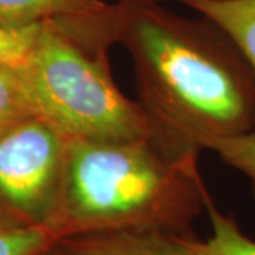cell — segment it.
Returning <instances> with one entry per match:
<instances>
[{"mask_svg": "<svg viewBox=\"0 0 255 255\" xmlns=\"http://www.w3.org/2000/svg\"><path fill=\"white\" fill-rule=\"evenodd\" d=\"M118 3V43L130 55L137 104L162 152L197 163L201 150L254 133V73L216 24L159 3Z\"/></svg>", "mask_w": 255, "mask_h": 255, "instance_id": "6da1fadb", "label": "cell"}, {"mask_svg": "<svg viewBox=\"0 0 255 255\" xmlns=\"http://www.w3.org/2000/svg\"><path fill=\"white\" fill-rule=\"evenodd\" d=\"M209 196L199 164L176 160L152 140L70 139L48 230L55 238L115 230L191 234Z\"/></svg>", "mask_w": 255, "mask_h": 255, "instance_id": "7a4b0ae2", "label": "cell"}, {"mask_svg": "<svg viewBox=\"0 0 255 255\" xmlns=\"http://www.w3.org/2000/svg\"><path fill=\"white\" fill-rule=\"evenodd\" d=\"M118 37L119 3L37 28L20 71L37 115L70 139L152 140L145 112L112 75L110 48Z\"/></svg>", "mask_w": 255, "mask_h": 255, "instance_id": "3957f363", "label": "cell"}, {"mask_svg": "<svg viewBox=\"0 0 255 255\" xmlns=\"http://www.w3.org/2000/svg\"><path fill=\"white\" fill-rule=\"evenodd\" d=\"M68 140L38 115L0 135V219L48 228L61 193Z\"/></svg>", "mask_w": 255, "mask_h": 255, "instance_id": "277c9868", "label": "cell"}, {"mask_svg": "<svg viewBox=\"0 0 255 255\" xmlns=\"http://www.w3.org/2000/svg\"><path fill=\"white\" fill-rule=\"evenodd\" d=\"M191 234L162 230H115L57 238L44 255H199Z\"/></svg>", "mask_w": 255, "mask_h": 255, "instance_id": "5b68a950", "label": "cell"}, {"mask_svg": "<svg viewBox=\"0 0 255 255\" xmlns=\"http://www.w3.org/2000/svg\"><path fill=\"white\" fill-rule=\"evenodd\" d=\"M110 6L107 0H0V26L33 27L57 18L104 11Z\"/></svg>", "mask_w": 255, "mask_h": 255, "instance_id": "8992f818", "label": "cell"}, {"mask_svg": "<svg viewBox=\"0 0 255 255\" xmlns=\"http://www.w3.org/2000/svg\"><path fill=\"white\" fill-rule=\"evenodd\" d=\"M193 9L236 44L255 77V0H204Z\"/></svg>", "mask_w": 255, "mask_h": 255, "instance_id": "52a82bcc", "label": "cell"}, {"mask_svg": "<svg viewBox=\"0 0 255 255\" xmlns=\"http://www.w3.org/2000/svg\"><path fill=\"white\" fill-rule=\"evenodd\" d=\"M211 234L197 243L199 255H255V241L241 230L233 214H226L217 207L211 194L206 201Z\"/></svg>", "mask_w": 255, "mask_h": 255, "instance_id": "ba28073f", "label": "cell"}, {"mask_svg": "<svg viewBox=\"0 0 255 255\" xmlns=\"http://www.w3.org/2000/svg\"><path fill=\"white\" fill-rule=\"evenodd\" d=\"M37 115L20 67L0 63V135Z\"/></svg>", "mask_w": 255, "mask_h": 255, "instance_id": "9c48e42d", "label": "cell"}, {"mask_svg": "<svg viewBox=\"0 0 255 255\" xmlns=\"http://www.w3.org/2000/svg\"><path fill=\"white\" fill-rule=\"evenodd\" d=\"M55 240L47 227L0 226V255H44Z\"/></svg>", "mask_w": 255, "mask_h": 255, "instance_id": "30bf717a", "label": "cell"}, {"mask_svg": "<svg viewBox=\"0 0 255 255\" xmlns=\"http://www.w3.org/2000/svg\"><path fill=\"white\" fill-rule=\"evenodd\" d=\"M210 150L216 152L228 167L237 170L250 182L255 199V135L221 140Z\"/></svg>", "mask_w": 255, "mask_h": 255, "instance_id": "8fae6325", "label": "cell"}, {"mask_svg": "<svg viewBox=\"0 0 255 255\" xmlns=\"http://www.w3.org/2000/svg\"><path fill=\"white\" fill-rule=\"evenodd\" d=\"M38 26L26 28L0 26V63L21 67L27 60Z\"/></svg>", "mask_w": 255, "mask_h": 255, "instance_id": "7c38bea8", "label": "cell"}, {"mask_svg": "<svg viewBox=\"0 0 255 255\" xmlns=\"http://www.w3.org/2000/svg\"><path fill=\"white\" fill-rule=\"evenodd\" d=\"M118 1H124V3H160V1H166V0H118ZM173 1H180V3L193 9L196 4H199L204 0H173Z\"/></svg>", "mask_w": 255, "mask_h": 255, "instance_id": "4fadbf2b", "label": "cell"}, {"mask_svg": "<svg viewBox=\"0 0 255 255\" xmlns=\"http://www.w3.org/2000/svg\"><path fill=\"white\" fill-rule=\"evenodd\" d=\"M0 226H13V224H9V223H6L4 220L0 219Z\"/></svg>", "mask_w": 255, "mask_h": 255, "instance_id": "5bb4252c", "label": "cell"}]
</instances>
